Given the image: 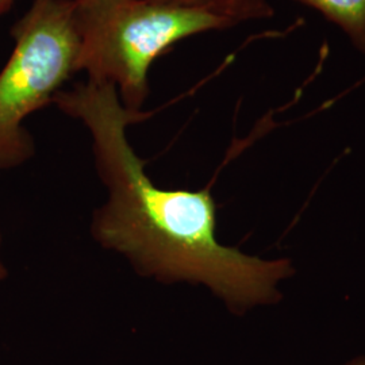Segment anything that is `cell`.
Instances as JSON below:
<instances>
[{
    "instance_id": "obj_2",
    "label": "cell",
    "mask_w": 365,
    "mask_h": 365,
    "mask_svg": "<svg viewBox=\"0 0 365 365\" xmlns=\"http://www.w3.org/2000/svg\"><path fill=\"white\" fill-rule=\"evenodd\" d=\"M78 71L117 87L125 107L143 111L149 69L179 41L235 25L203 6L168 0H75Z\"/></svg>"
},
{
    "instance_id": "obj_1",
    "label": "cell",
    "mask_w": 365,
    "mask_h": 365,
    "mask_svg": "<svg viewBox=\"0 0 365 365\" xmlns=\"http://www.w3.org/2000/svg\"><path fill=\"white\" fill-rule=\"evenodd\" d=\"M53 103L91 134L108 195L92 215V237L102 248L157 283L203 286L237 315L282 299L279 284L294 274L291 261L265 260L221 244L209 188L165 190L150 180L126 133L150 113L125 107L115 86L90 78L58 92Z\"/></svg>"
},
{
    "instance_id": "obj_8",
    "label": "cell",
    "mask_w": 365,
    "mask_h": 365,
    "mask_svg": "<svg viewBox=\"0 0 365 365\" xmlns=\"http://www.w3.org/2000/svg\"><path fill=\"white\" fill-rule=\"evenodd\" d=\"M339 365H365V354L356 356V357H353L351 360H348V361H345V363Z\"/></svg>"
},
{
    "instance_id": "obj_5",
    "label": "cell",
    "mask_w": 365,
    "mask_h": 365,
    "mask_svg": "<svg viewBox=\"0 0 365 365\" xmlns=\"http://www.w3.org/2000/svg\"><path fill=\"white\" fill-rule=\"evenodd\" d=\"M218 11L233 22L267 16L269 6L267 0H217Z\"/></svg>"
},
{
    "instance_id": "obj_9",
    "label": "cell",
    "mask_w": 365,
    "mask_h": 365,
    "mask_svg": "<svg viewBox=\"0 0 365 365\" xmlns=\"http://www.w3.org/2000/svg\"><path fill=\"white\" fill-rule=\"evenodd\" d=\"M0 244H1V237H0ZM7 276V268L4 267L1 257H0V282Z\"/></svg>"
},
{
    "instance_id": "obj_6",
    "label": "cell",
    "mask_w": 365,
    "mask_h": 365,
    "mask_svg": "<svg viewBox=\"0 0 365 365\" xmlns=\"http://www.w3.org/2000/svg\"><path fill=\"white\" fill-rule=\"evenodd\" d=\"M168 1H178V3H182V4H191V6H203V7H209V9L215 10L217 13H220L217 0H168Z\"/></svg>"
},
{
    "instance_id": "obj_3",
    "label": "cell",
    "mask_w": 365,
    "mask_h": 365,
    "mask_svg": "<svg viewBox=\"0 0 365 365\" xmlns=\"http://www.w3.org/2000/svg\"><path fill=\"white\" fill-rule=\"evenodd\" d=\"M10 31L14 51L0 71V170L21 167L34 156V140L24 122L53 103L78 72L75 0H33Z\"/></svg>"
},
{
    "instance_id": "obj_7",
    "label": "cell",
    "mask_w": 365,
    "mask_h": 365,
    "mask_svg": "<svg viewBox=\"0 0 365 365\" xmlns=\"http://www.w3.org/2000/svg\"><path fill=\"white\" fill-rule=\"evenodd\" d=\"M15 0H0V16L3 14L9 13L10 9L13 7Z\"/></svg>"
},
{
    "instance_id": "obj_4",
    "label": "cell",
    "mask_w": 365,
    "mask_h": 365,
    "mask_svg": "<svg viewBox=\"0 0 365 365\" xmlns=\"http://www.w3.org/2000/svg\"><path fill=\"white\" fill-rule=\"evenodd\" d=\"M324 14L365 54V0H299Z\"/></svg>"
}]
</instances>
